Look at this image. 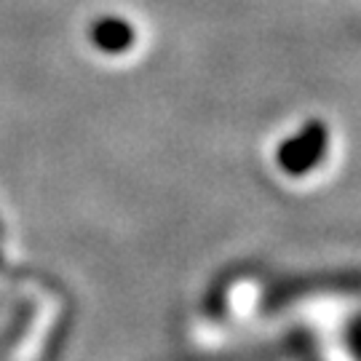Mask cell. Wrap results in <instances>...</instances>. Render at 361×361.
<instances>
[{"instance_id": "cell-1", "label": "cell", "mask_w": 361, "mask_h": 361, "mask_svg": "<svg viewBox=\"0 0 361 361\" xmlns=\"http://www.w3.org/2000/svg\"><path fill=\"white\" fill-rule=\"evenodd\" d=\"M324 150H326V126L322 121H310L300 134L281 145L279 164L286 174H305L322 161Z\"/></svg>"}, {"instance_id": "cell-2", "label": "cell", "mask_w": 361, "mask_h": 361, "mask_svg": "<svg viewBox=\"0 0 361 361\" xmlns=\"http://www.w3.org/2000/svg\"><path fill=\"white\" fill-rule=\"evenodd\" d=\"M91 40L97 49H102L107 54H121L126 51L131 43H134V27L123 19H116V16H107V19H99L91 27Z\"/></svg>"}]
</instances>
